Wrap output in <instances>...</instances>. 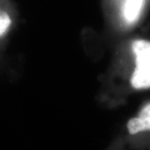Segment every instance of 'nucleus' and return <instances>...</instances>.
<instances>
[{"label": "nucleus", "mask_w": 150, "mask_h": 150, "mask_svg": "<svg viewBox=\"0 0 150 150\" xmlns=\"http://www.w3.org/2000/svg\"><path fill=\"white\" fill-rule=\"evenodd\" d=\"M136 54V69L132 75L131 83L136 89L150 87V42L137 40L133 44Z\"/></svg>", "instance_id": "obj_1"}, {"label": "nucleus", "mask_w": 150, "mask_h": 150, "mask_svg": "<svg viewBox=\"0 0 150 150\" xmlns=\"http://www.w3.org/2000/svg\"><path fill=\"white\" fill-rule=\"evenodd\" d=\"M11 25V19L7 13L0 11V36L7 31Z\"/></svg>", "instance_id": "obj_4"}, {"label": "nucleus", "mask_w": 150, "mask_h": 150, "mask_svg": "<svg viewBox=\"0 0 150 150\" xmlns=\"http://www.w3.org/2000/svg\"><path fill=\"white\" fill-rule=\"evenodd\" d=\"M143 0H126L124 6V15L128 22H134L137 20L142 6Z\"/></svg>", "instance_id": "obj_3"}, {"label": "nucleus", "mask_w": 150, "mask_h": 150, "mask_svg": "<svg viewBox=\"0 0 150 150\" xmlns=\"http://www.w3.org/2000/svg\"><path fill=\"white\" fill-rule=\"evenodd\" d=\"M128 130L132 134L150 130V104L143 107L139 117L129 121Z\"/></svg>", "instance_id": "obj_2"}]
</instances>
